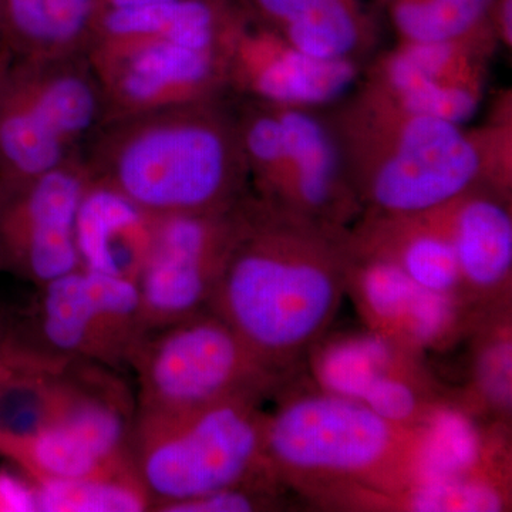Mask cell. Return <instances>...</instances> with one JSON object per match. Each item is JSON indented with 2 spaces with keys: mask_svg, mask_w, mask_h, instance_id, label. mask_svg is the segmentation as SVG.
I'll return each mask as SVG.
<instances>
[{
  "mask_svg": "<svg viewBox=\"0 0 512 512\" xmlns=\"http://www.w3.org/2000/svg\"><path fill=\"white\" fill-rule=\"evenodd\" d=\"M373 117L359 191L376 218L427 214L474 190L483 154L461 126L407 113L389 99Z\"/></svg>",
  "mask_w": 512,
  "mask_h": 512,
  "instance_id": "6",
  "label": "cell"
},
{
  "mask_svg": "<svg viewBox=\"0 0 512 512\" xmlns=\"http://www.w3.org/2000/svg\"><path fill=\"white\" fill-rule=\"evenodd\" d=\"M128 367L137 377L140 414L190 412L232 399L264 402L288 382L210 309L146 333Z\"/></svg>",
  "mask_w": 512,
  "mask_h": 512,
  "instance_id": "5",
  "label": "cell"
},
{
  "mask_svg": "<svg viewBox=\"0 0 512 512\" xmlns=\"http://www.w3.org/2000/svg\"><path fill=\"white\" fill-rule=\"evenodd\" d=\"M349 255L338 228L247 202L210 311L289 379L339 311Z\"/></svg>",
  "mask_w": 512,
  "mask_h": 512,
  "instance_id": "1",
  "label": "cell"
},
{
  "mask_svg": "<svg viewBox=\"0 0 512 512\" xmlns=\"http://www.w3.org/2000/svg\"><path fill=\"white\" fill-rule=\"evenodd\" d=\"M511 507V473H487L410 485L382 511L501 512Z\"/></svg>",
  "mask_w": 512,
  "mask_h": 512,
  "instance_id": "28",
  "label": "cell"
},
{
  "mask_svg": "<svg viewBox=\"0 0 512 512\" xmlns=\"http://www.w3.org/2000/svg\"><path fill=\"white\" fill-rule=\"evenodd\" d=\"M241 12L232 0H168L104 10L87 50L177 45L224 52L225 39Z\"/></svg>",
  "mask_w": 512,
  "mask_h": 512,
  "instance_id": "15",
  "label": "cell"
},
{
  "mask_svg": "<svg viewBox=\"0 0 512 512\" xmlns=\"http://www.w3.org/2000/svg\"><path fill=\"white\" fill-rule=\"evenodd\" d=\"M9 73L0 92V188L26 183L80 154L64 146Z\"/></svg>",
  "mask_w": 512,
  "mask_h": 512,
  "instance_id": "23",
  "label": "cell"
},
{
  "mask_svg": "<svg viewBox=\"0 0 512 512\" xmlns=\"http://www.w3.org/2000/svg\"><path fill=\"white\" fill-rule=\"evenodd\" d=\"M0 454L23 468L32 481H74L130 473L134 467L107 463L69 431L49 424L25 440L0 443Z\"/></svg>",
  "mask_w": 512,
  "mask_h": 512,
  "instance_id": "26",
  "label": "cell"
},
{
  "mask_svg": "<svg viewBox=\"0 0 512 512\" xmlns=\"http://www.w3.org/2000/svg\"><path fill=\"white\" fill-rule=\"evenodd\" d=\"M308 357L316 387L360 403L373 384L421 355L367 329L326 333Z\"/></svg>",
  "mask_w": 512,
  "mask_h": 512,
  "instance_id": "22",
  "label": "cell"
},
{
  "mask_svg": "<svg viewBox=\"0 0 512 512\" xmlns=\"http://www.w3.org/2000/svg\"><path fill=\"white\" fill-rule=\"evenodd\" d=\"M286 488L281 484H249L170 505L164 512H252L279 510Z\"/></svg>",
  "mask_w": 512,
  "mask_h": 512,
  "instance_id": "30",
  "label": "cell"
},
{
  "mask_svg": "<svg viewBox=\"0 0 512 512\" xmlns=\"http://www.w3.org/2000/svg\"><path fill=\"white\" fill-rule=\"evenodd\" d=\"M460 42H404L383 66L387 99L407 113L467 123L480 106L473 63Z\"/></svg>",
  "mask_w": 512,
  "mask_h": 512,
  "instance_id": "12",
  "label": "cell"
},
{
  "mask_svg": "<svg viewBox=\"0 0 512 512\" xmlns=\"http://www.w3.org/2000/svg\"><path fill=\"white\" fill-rule=\"evenodd\" d=\"M39 511L35 484L0 470V512H30Z\"/></svg>",
  "mask_w": 512,
  "mask_h": 512,
  "instance_id": "31",
  "label": "cell"
},
{
  "mask_svg": "<svg viewBox=\"0 0 512 512\" xmlns=\"http://www.w3.org/2000/svg\"><path fill=\"white\" fill-rule=\"evenodd\" d=\"M285 140L284 170L264 202L301 220L338 228L355 204L340 170L335 140L298 107H274Z\"/></svg>",
  "mask_w": 512,
  "mask_h": 512,
  "instance_id": "11",
  "label": "cell"
},
{
  "mask_svg": "<svg viewBox=\"0 0 512 512\" xmlns=\"http://www.w3.org/2000/svg\"><path fill=\"white\" fill-rule=\"evenodd\" d=\"M507 427L483 419L460 399L444 397L417 427L413 484L511 473Z\"/></svg>",
  "mask_w": 512,
  "mask_h": 512,
  "instance_id": "14",
  "label": "cell"
},
{
  "mask_svg": "<svg viewBox=\"0 0 512 512\" xmlns=\"http://www.w3.org/2000/svg\"><path fill=\"white\" fill-rule=\"evenodd\" d=\"M419 434L319 387L265 413L266 463L286 490L320 507L382 511L413 484Z\"/></svg>",
  "mask_w": 512,
  "mask_h": 512,
  "instance_id": "3",
  "label": "cell"
},
{
  "mask_svg": "<svg viewBox=\"0 0 512 512\" xmlns=\"http://www.w3.org/2000/svg\"><path fill=\"white\" fill-rule=\"evenodd\" d=\"M37 288L32 336H19L25 345L52 359L120 369L82 268Z\"/></svg>",
  "mask_w": 512,
  "mask_h": 512,
  "instance_id": "18",
  "label": "cell"
},
{
  "mask_svg": "<svg viewBox=\"0 0 512 512\" xmlns=\"http://www.w3.org/2000/svg\"><path fill=\"white\" fill-rule=\"evenodd\" d=\"M436 212L456 249L468 301L483 312L511 306L512 220L507 205L471 190Z\"/></svg>",
  "mask_w": 512,
  "mask_h": 512,
  "instance_id": "13",
  "label": "cell"
},
{
  "mask_svg": "<svg viewBox=\"0 0 512 512\" xmlns=\"http://www.w3.org/2000/svg\"><path fill=\"white\" fill-rule=\"evenodd\" d=\"M404 42L473 40L491 26L494 0H380Z\"/></svg>",
  "mask_w": 512,
  "mask_h": 512,
  "instance_id": "27",
  "label": "cell"
},
{
  "mask_svg": "<svg viewBox=\"0 0 512 512\" xmlns=\"http://www.w3.org/2000/svg\"><path fill=\"white\" fill-rule=\"evenodd\" d=\"M30 350L18 336H0V389L10 373L28 356Z\"/></svg>",
  "mask_w": 512,
  "mask_h": 512,
  "instance_id": "32",
  "label": "cell"
},
{
  "mask_svg": "<svg viewBox=\"0 0 512 512\" xmlns=\"http://www.w3.org/2000/svg\"><path fill=\"white\" fill-rule=\"evenodd\" d=\"M156 215L109 185L90 181L77 210L80 268L137 282L156 235Z\"/></svg>",
  "mask_w": 512,
  "mask_h": 512,
  "instance_id": "16",
  "label": "cell"
},
{
  "mask_svg": "<svg viewBox=\"0 0 512 512\" xmlns=\"http://www.w3.org/2000/svg\"><path fill=\"white\" fill-rule=\"evenodd\" d=\"M90 181L79 154L40 177L0 188V268L36 286L80 269L74 224Z\"/></svg>",
  "mask_w": 512,
  "mask_h": 512,
  "instance_id": "8",
  "label": "cell"
},
{
  "mask_svg": "<svg viewBox=\"0 0 512 512\" xmlns=\"http://www.w3.org/2000/svg\"><path fill=\"white\" fill-rule=\"evenodd\" d=\"M100 0H0V49L15 60L87 53Z\"/></svg>",
  "mask_w": 512,
  "mask_h": 512,
  "instance_id": "20",
  "label": "cell"
},
{
  "mask_svg": "<svg viewBox=\"0 0 512 512\" xmlns=\"http://www.w3.org/2000/svg\"><path fill=\"white\" fill-rule=\"evenodd\" d=\"M168 2V0H100V13L104 10L131 8L148 3Z\"/></svg>",
  "mask_w": 512,
  "mask_h": 512,
  "instance_id": "34",
  "label": "cell"
},
{
  "mask_svg": "<svg viewBox=\"0 0 512 512\" xmlns=\"http://www.w3.org/2000/svg\"><path fill=\"white\" fill-rule=\"evenodd\" d=\"M244 210L242 201L224 211L157 217L153 248L137 279L147 333L210 309Z\"/></svg>",
  "mask_w": 512,
  "mask_h": 512,
  "instance_id": "7",
  "label": "cell"
},
{
  "mask_svg": "<svg viewBox=\"0 0 512 512\" xmlns=\"http://www.w3.org/2000/svg\"><path fill=\"white\" fill-rule=\"evenodd\" d=\"M224 55L228 83L276 107L330 103L348 92L357 73L350 59L306 55L265 23L252 26L245 9L229 30Z\"/></svg>",
  "mask_w": 512,
  "mask_h": 512,
  "instance_id": "10",
  "label": "cell"
},
{
  "mask_svg": "<svg viewBox=\"0 0 512 512\" xmlns=\"http://www.w3.org/2000/svg\"><path fill=\"white\" fill-rule=\"evenodd\" d=\"M87 57L103 94V123L211 101L228 83L222 50L137 45L90 49Z\"/></svg>",
  "mask_w": 512,
  "mask_h": 512,
  "instance_id": "9",
  "label": "cell"
},
{
  "mask_svg": "<svg viewBox=\"0 0 512 512\" xmlns=\"http://www.w3.org/2000/svg\"><path fill=\"white\" fill-rule=\"evenodd\" d=\"M352 241L357 247L389 258L420 288L468 301L456 249L436 211L376 218L375 224Z\"/></svg>",
  "mask_w": 512,
  "mask_h": 512,
  "instance_id": "19",
  "label": "cell"
},
{
  "mask_svg": "<svg viewBox=\"0 0 512 512\" xmlns=\"http://www.w3.org/2000/svg\"><path fill=\"white\" fill-rule=\"evenodd\" d=\"M491 26L503 37L504 42H512V0H494L490 12Z\"/></svg>",
  "mask_w": 512,
  "mask_h": 512,
  "instance_id": "33",
  "label": "cell"
},
{
  "mask_svg": "<svg viewBox=\"0 0 512 512\" xmlns=\"http://www.w3.org/2000/svg\"><path fill=\"white\" fill-rule=\"evenodd\" d=\"M349 248L346 292L352 296L367 329L402 345L420 286L386 256L357 247L350 238Z\"/></svg>",
  "mask_w": 512,
  "mask_h": 512,
  "instance_id": "24",
  "label": "cell"
},
{
  "mask_svg": "<svg viewBox=\"0 0 512 512\" xmlns=\"http://www.w3.org/2000/svg\"><path fill=\"white\" fill-rule=\"evenodd\" d=\"M12 63V55H10L9 52H6V50L0 49V92H2L3 84L6 82V77H8Z\"/></svg>",
  "mask_w": 512,
  "mask_h": 512,
  "instance_id": "35",
  "label": "cell"
},
{
  "mask_svg": "<svg viewBox=\"0 0 512 512\" xmlns=\"http://www.w3.org/2000/svg\"><path fill=\"white\" fill-rule=\"evenodd\" d=\"M10 79L73 153L103 123V94L87 53L13 59Z\"/></svg>",
  "mask_w": 512,
  "mask_h": 512,
  "instance_id": "17",
  "label": "cell"
},
{
  "mask_svg": "<svg viewBox=\"0 0 512 512\" xmlns=\"http://www.w3.org/2000/svg\"><path fill=\"white\" fill-rule=\"evenodd\" d=\"M37 508L46 512H138L153 510L134 471L86 480L32 481Z\"/></svg>",
  "mask_w": 512,
  "mask_h": 512,
  "instance_id": "29",
  "label": "cell"
},
{
  "mask_svg": "<svg viewBox=\"0 0 512 512\" xmlns=\"http://www.w3.org/2000/svg\"><path fill=\"white\" fill-rule=\"evenodd\" d=\"M80 154L93 181L156 217L244 201L249 173L238 126L212 100L106 121Z\"/></svg>",
  "mask_w": 512,
  "mask_h": 512,
  "instance_id": "2",
  "label": "cell"
},
{
  "mask_svg": "<svg viewBox=\"0 0 512 512\" xmlns=\"http://www.w3.org/2000/svg\"><path fill=\"white\" fill-rule=\"evenodd\" d=\"M470 335L476 338L473 382L460 400L483 419L507 424L511 414V306L484 313Z\"/></svg>",
  "mask_w": 512,
  "mask_h": 512,
  "instance_id": "25",
  "label": "cell"
},
{
  "mask_svg": "<svg viewBox=\"0 0 512 512\" xmlns=\"http://www.w3.org/2000/svg\"><path fill=\"white\" fill-rule=\"evenodd\" d=\"M245 5L288 45L319 59H350L369 29L359 0H245Z\"/></svg>",
  "mask_w": 512,
  "mask_h": 512,
  "instance_id": "21",
  "label": "cell"
},
{
  "mask_svg": "<svg viewBox=\"0 0 512 512\" xmlns=\"http://www.w3.org/2000/svg\"><path fill=\"white\" fill-rule=\"evenodd\" d=\"M261 403L232 399L190 412L136 413L131 461L153 510L224 488L281 484L266 463Z\"/></svg>",
  "mask_w": 512,
  "mask_h": 512,
  "instance_id": "4",
  "label": "cell"
}]
</instances>
